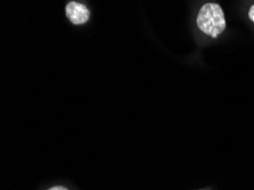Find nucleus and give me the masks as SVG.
Masks as SVG:
<instances>
[{"label": "nucleus", "instance_id": "f257e3e1", "mask_svg": "<svg viewBox=\"0 0 254 190\" xmlns=\"http://www.w3.org/2000/svg\"><path fill=\"white\" fill-rule=\"evenodd\" d=\"M198 29L207 36L218 38L226 29L224 10L217 3H206L197 16Z\"/></svg>", "mask_w": 254, "mask_h": 190}, {"label": "nucleus", "instance_id": "f03ea898", "mask_svg": "<svg viewBox=\"0 0 254 190\" xmlns=\"http://www.w3.org/2000/svg\"><path fill=\"white\" fill-rule=\"evenodd\" d=\"M66 16L73 24L81 25L89 21L90 13L89 9H88L84 5H82V3L73 1L67 3Z\"/></svg>", "mask_w": 254, "mask_h": 190}, {"label": "nucleus", "instance_id": "7ed1b4c3", "mask_svg": "<svg viewBox=\"0 0 254 190\" xmlns=\"http://www.w3.org/2000/svg\"><path fill=\"white\" fill-rule=\"evenodd\" d=\"M249 17L251 21L254 23V5L250 8V11H249Z\"/></svg>", "mask_w": 254, "mask_h": 190}, {"label": "nucleus", "instance_id": "20e7f679", "mask_svg": "<svg viewBox=\"0 0 254 190\" xmlns=\"http://www.w3.org/2000/svg\"><path fill=\"white\" fill-rule=\"evenodd\" d=\"M48 190H68V189L65 188V187H62V186H55V187L49 188Z\"/></svg>", "mask_w": 254, "mask_h": 190}]
</instances>
